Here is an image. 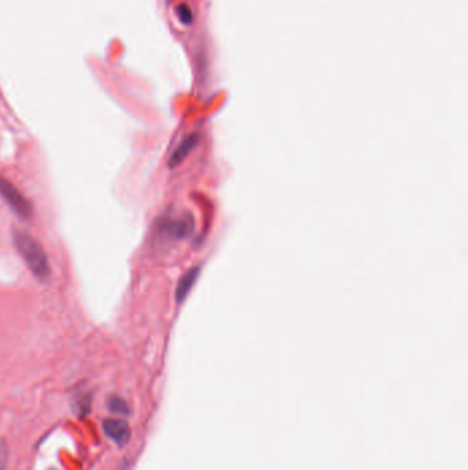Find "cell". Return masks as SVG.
Segmentation results:
<instances>
[{
    "instance_id": "9c48e42d",
    "label": "cell",
    "mask_w": 468,
    "mask_h": 470,
    "mask_svg": "<svg viewBox=\"0 0 468 470\" xmlns=\"http://www.w3.org/2000/svg\"><path fill=\"white\" fill-rule=\"evenodd\" d=\"M8 464V447L7 443L0 439V470H6Z\"/></svg>"
},
{
    "instance_id": "3957f363",
    "label": "cell",
    "mask_w": 468,
    "mask_h": 470,
    "mask_svg": "<svg viewBox=\"0 0 468 470\" xmlns=\"http://www.w3.org/2000/svg\"><path fill=\"white\" fill-rule=\"evenodd\" d=\"M194 230V220L191 215L184 213L176 217H168L159 224V231L172 240L187 238Z\"/></svg>"
},
{
    "instance_id": "277c9868",
    "label": "cell",
    "mask_w": 468,
    "mask_h": 470,
    "mask_svg": "<svg viewBox=\"0 0 468 470\" xmlns=\"http://www.w3.org/2000/svg\"><path fill=\"white\" fill-rule=\"evenodd\" d=\"M103 430L106 436L117 446L124 447L131 439V428L121 418H107L103 421Z\"/></svg>"
},
{
    "instance_id": "ba28073f",
    "label": "cell",
    "mask_w": 468,
    "mask_h": 470,
    "mask_svg": "<svg viewBox=\"0 0 468 470\" xmlns=\"http://www.w3.org/2000/svg\"><path fill=\"white\" fill-rule=\"evenodd\" d=\"M176 14L183 25H190L193 22V11L187 4H179L176 8Z\"/></svg>"
},
{
    "instance_id": "5b68a950",
    "label": "cell",
    "mask_w": 468,
    "mask_h": 470,
    "mask_svg": "<svg viewBox=\"0 0 468 470\" xmlns=\"http://www.w3.org/2000/svg\"><path fill=\"white\" fill-rule=\"evenodd\" d=\"M201 142V135L198 133H193V134L187 135L173 150V153L169 157V168L173 169L176 167H179L187 157L189 154L198 146V143Z\"/></svg>"
},
{
    "instance_id": "52a82bcc",
    "label": "cell",
    "mask_w": 468,
    "mask_h": 470,
    "mask_svg": "<svg viewBox=\"0 0 468 470\" xmlns=\"http://www.w3.org/2000/svg\"><path fill=\"white\" fill-rule=\"evenodd\" d=\"M109 410L120 417H125L130 414V408H128V404L125 403L124 399L119 398V396H112L109 399Z\"/></svg>"
},
{
    "instance_id": "8992f818",
    "label": "cell",
    "mask_w": 468,
    "mask_h": 470,
    "mask_svg": "<svg viewBox=\"0 0 468 470\" xmlns=\"http://www.w3.org/2000/svg\"><path fill=\"white\" fill-rule=\"evenodd\" d=\"M200 272H201V269L197 266V267H193V269H189L179 280L177 286H176V301L180 304L186 300V297L190 294L193 286L196 285L198 276H200Z\"/></svg>"
},
{
    "instance_id": "7a4b0ae2",
    "label": "cell",
    "mask_w": 468,
    "mask_h": 470,
    "mask_svg": "<svg viewBox=\"0 0 468 470\" xmlns=\"http://www.w3.org/2000/svg\"><path fill=\"white\" fill-rule=\"evenodd\" d=\"M0 197L10 206V209L22 220H29L33 216V206L21 192L10 183L6 178L0 176Z\"/></svg>"
},
{
    "instance_id": "6da1fadb",
    "label": "cell",
    "mask_w": 468,
    "mask_h": 470,
    "mask_svg": "<svg viewBox=\"0 0 468 470\" xmlns=\"http://www.w3.org/2000/svg\"><path fill=\"white\" fill-rule=\"evenodd\" d=\"M12 240L18 253L26 263L28 269L40 280H46L50 275V263L47 253L44 252L40 242L26 231L21 230L14 231Z\"/></svg>"
}]
</instances>
